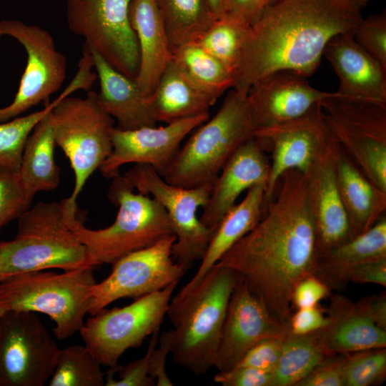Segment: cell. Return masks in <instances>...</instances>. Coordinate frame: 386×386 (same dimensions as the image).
<instances>
[{
	"label": "cell",
	"instance_id": "obj_31",
	"mask_svg": "<svg viewBox=\"0 0 386 386\" xmlns=\"http://www.w3.org/2000/svg\"><path fill=\"white\" fill-rule=\"evenodd\" d=\"M172 53L195 42L217 19L209 0H156Z\"/></svg>",
	"mask_w": 386,
	"mask_h": 386
},
{
	"label": "cell",
	"instance_id": "obj_11",
	"mask_svg": "<svg viewBox=\"0 0 386 386\" xmlns=\"http://www.w3.org/2000/svg\"><path fill=\"white\" fill-rule=\"evenodd\" d=\"M326 124L343 152L386 192V104L335 96L321 102Z\"/></svg>",
	"mask_w": 386,
	"mask_h": 386
},
{
	"label": "cell",
	"instance_id": "obj_34",
	"mask_svg": "<svg viewBox=\"0 0 386 386\" xmlns=\"http://www.w3.org/2000/svg\"><path fill=\"white\" fill-rule=\"evenodd\" d=\"M102 365L84 345L60 349L49 386H103Z\"/></svg>",
	"mask_w": 386,
	"mask_h": 386
},
{
	"label": "cell",
	"instance_id": "obj_8",
	"mask_svg": "<svg viewBox=\"0 0 386 386\" xmlns=\"http://www.w3.org/2000/svg\"><path fill=\"white\" fill-rule=\"evenodd\" d=\"M78 89L72 79L49 113L56 145L68 158L74 174L72 193L62 199L69 208L77 207L76 199L86 181L112 152L115 127L113 118L100 107L96 92L90 91L84 98L69 96Z\"/></svg>",
	"mask_w": 386,
	"mask_h": 386
},
{
	"label": "cell",
	"instance_id": "obj_43",
	"mask_svg": "<svg viewBox=\"0 0 386 386\" xmlns=\"http://www.w3.org/2000/svg\"><path fill=\"white\" fill-rule=\"evenodd\" d=\"M348 282L375 284L386 286V258L375 259L354 266L338 277L336 289Z\"/></svg>",
	"mask_w": 386,
	"mask_h": 386
},
{
	"label": "cell",
	"instance_id": "obj_14",
	"mask_svg": "<svg viewBox=\"0 0 386 386\" xmlns=\"http://www.w3.org/2000/svg\"><path fill=\"white\" fill-rule=\"evenodd\" d=\"M3 36L11 37L21 44L27 60L13 101L0 107V122L47 102L63 84L67 71L66 56L57 49L51 34L40 26L19 20H1L0 38Z\"/></svg>",
	"mask_w": 386,
	"mask_h": 386
},
{
	"label": "cell",
	"instance_id": "obj_36",
	"mask_svg": "<svg viewBox=\"0 0 386 386\" xmlns=\"http://www.w3.org/2000/svg\"><path fill=\"white\" fill-rule=\"evenodd\" d=\"M58 99L59 96L39 111L0 122V167L19 172L27 139Z\"/></svg>",
	"mask_w": 386,
	"mask_h": 386
},
{
	"label": "cell",
	"instance_id": "obj_9",
	"mask_svg": "<svg viewBox=\"0 0 386 386\" xmlns=\"http://www.w3.org/2000/svg\"><path fill=\"white\" fill-rule=\"evenodd\" d=\"M177 284L137 298L125 307H106L91 315L79 330L84 345L102 365L117 366L127 350L139 347L159 330Z\"/></svg>",
	"mask_w": 386,
	"mask_h": 386
},
{
	"label": "cell",
	"instance_id": "obj_50",
	"mask_svg": "<svg viewBox=\"0 0 386 386\" xmlns=\"http://www.w3.org/2000/svg\"><path fill=\"white\" fill-rule=\"evenodd\" d=\"M224 0H209L213 11L217 15V18H219L223 14V4Z\"/></svg>",
	"mask_w": 386,
	"mask_h": 386
},
{
	"label": "cell",
	"instance_id": "obj_42",
	"mask_svg": "<svg viewBox=\"0 0 386 386\" xmlns=\"http://www.w3.org/2000/svg\"><path fill=\"white\" fill-rule=\"evenodd\" d=\"M345 356L346 354L330 356L297 382L296 386H345Z\"/></svg>",
	"mask_w": 386,
	"mask_h": 386
},
{
	"label": "cell",
	"instance_id": "obj_4",
	"mask_svg": "<svg viewBox=\"0 0 386 386\" xmlns=\"http://www.w3.org/2000/svg\"><path fill=\"white\" fill-rule=\"evenodd\" d=\"M192 132L161 174L173 185L192 188L214 184L234 152L254 137L247 93L233 89L217 112Z\"/></svg>",
	"mask_w": 386,
	"mask_h": 386
},
{
	"label": "cell",
	"instance_id": "obj_7",
	"mask_svg": "<svg viewBox=\"0 0 386 386\" xmlns=\"http://www.w3.org/2000/svg\"><path fill=\"white\" fill-rule=\"evenodd\" d=\"M95 267L62 273L36 271L1 279L0 302L6 310L39 312L54 322V333L66 340L79 332L89 314Z\"/></svg>",
	"mask_w": 386,
	"mask_h": 386
},
{
	"label": "cell",
	"instance_id": "obj_1",
	"mask_svg": "<svg viewBox=\"0 0 386 386\" xmlns=\"http://www.w3.org/2000/svg\"><path fill=\"white\" fill-rule=\"evenodd\" d=\"M316 226L307 194V174L283 173L258 224L216 264L234 270L279 322L289 325L292 295L316 274Z\"/></svg>",
	"mask_w": 386,
	"mask_h": 386
},
{
	"label": "cell",
	"instance_id": "obj_45",
	"mask_svg": "<svg viewBox=\"0 0 386 386\" xmlns=\"http://www.w3.org/2000/svg\"><path fill=\"white\" fill-rule=\"evenodd\" d=\"M330 295V287L317 275H310L295 286L292 306L297 309L314 307Z\"/></svg>",
	"mask_w": 386,
	"mask_h": 386
},
{
	"label": "cell",
	"instance_id": "obj_20",
	"mask_svg": "<svg viewBox=\"0 0 386 386\" xmlns=\"http://www.w3.org/2000/svg\"><path fill=\"white\" fill-rule=\"evenodd\" d=\"M341 150L335 140L307 174L308 200L316 226L318 256L352 239L337 182Z\"/></svg>",
	"mask_w": 386,
	"mask_h": 386
},
{
	"label": "cell",
	"instance_id": "obj_19",
	"mask_svg": "<svg viewBox=\"0 0 386 386\" xmlns=\"http://www.w3.org/2000/svg\"><path fill=\"white\" fill-rule=\"evenodd\" d=\"M307 78L292 70L282 69L251 86L247 100L254 131L295 119L325 99L339 96L337 92L314 88Z\"/></svg>",
	"mask_w": 386,
	"mask_h": 386
},
{
	"label": "cell",
	"instance_id": "obj_30",
	"mask_svg": "<svg viewBox=\"0 0 386 386\" xmlns=\"http://www.w3.org/2000/svg\"><path fill=\"white\" fill-rule=\"evenodd\" d=\"M50 112L27 139L19 171L21 182L32 199L40 192L56 189L60 181L59 169L54 159L56 142Z\"/></svg>",
	"mask_w": 386,
	"mask_h": 386
},
{
	"label": "cell",
	"instance_id": "obj_32",
	"mask_svg": "<svg viewBox=\"0 0 386 386\" xmlns=\"http://www.w3.org/2000/svg\"><path fill=\"white\" fill-rule=\"evenodd\" d=\"M318 330L306 335H294L290 331L286 334L272 372L271 386H296L315 367L333 355L325 351Z\"/></svg>",
	"mask_w": 386,
	"mask_h": 386
},
{
	"label": "cell",
	"instance_id": "obj_33",
	"mask_svg": "<svg viewBox=\"0 0 386 386\" xmlns=\"http://www.w3.org/2000/svg\"><path fill=\"white\" fill-rule=\"evenodd\" d=\"M172 61L195 85L216 100L233 86V76L227 67L196 42L174 51Z\"/></svg>",
	"mask_w": 386,
	"mask_h": 386
},
{
	"label": "cell",
	"instance_id": "obj_5",
	"mask_svg": "<svg viewBox=\"0 0 386 386\" xmlns=\"http://www.w3.org/2000/svg\"><path fill=\"white\" fill-rule=\"evenodd\" d=\"M13 239L0 242V278L24 272L94 267L66 224L61 202H39L18 218Z\"/></svg>",
	"mask_w": 386,
	"mask_h": 386
},
{
	"label": "cell",
	"instance_id": "obj_2",
	"mask_svg": "<svg viewBox=\"0 0 386 386\" xmlns=\"http://www.w3.org/2000/svg\"><path fill=\"white\" fill-rule=\"evenodd\" d=\"M360 10L350 0H277L249 27L232 88L247 93L282 69L310 76L328 41L353 33L362 19Z\"/></svg>",
	"mask_w": 386,
	"mask_h": 386
},
{
	"label": "cell",
	"instance_id": "obj_16",
	"mask_svg": "<svg viewBox=\"0 0 386 386\" xmlns=\"http://www.w3.org/2000/svg\"><path fill=\"white\" fill-rule=\"evenodd\" d=\"M254 138L272 157L266 186L267 202L283 173L297 169L308 174L335 141L326 124L321 103L295 119L254 131Z\"/></svg>",
	"mask_w": 386,
	"mask_h": 386
},
{
	"label": "cell",
	"instance_id": "obj_15",
	"mask_svg": "<svg viewBox=\"0 0 386 386\" xmlns=\"http://www.w3.org/2000/svg\"><path fill=\"white\" fill-rule=\"evenodd\" d=\"M174 234L129 253L112 264L110 274L92 291L89 314L93 315L116 300L137 299L179 282L187 269L172 255Z\"/></svg>",
	"mask_w": 386,
	"mask_h": 386
},
{
	"label": "cell",
	"instance_id": "obj_51",
	"mask_svg": "<svg viewBox=\"0 0 386 386\" xmlns=\"http://www.w3.org/2000/svg\"><path fill=\"white\" fill-rule=\"evenodd\" d=\"M352 3H353L355 6H357L359 9H362L364 7L367 2L370 0H350Z\"/></svg>",
	"mask_w": 386,
	"mask_h": 386
},
{
	"label": "cell",
	"instance_id": "obj_44",
	"mask_svg": "<svg viewBox=\"0 0 386 386\" xmlns=\"http://www.w3.org/2000/svg\"><path fill=\"white\" fill-rule=\"evenodd\" d=\"M214 381L223 386H271L272 372L237 366L228 371L218 372Z\"/></svg>",
	"mask_w": 386,
	"mask_h": 386
},
{
	"label": "cell",
	"instance_id": "obj_18",
	"mask_svg": "<svg viewBox=\"0 0 386 386\" xmlns=\"http://www.w3.org/2000/svg\"><path fill=\"white\" fill-rule=\"evenodd\" d=\"M289 330L240 279L229 299L213 367L218 372L230 370L257 342Z\"/></svg>",
	"mask_w": 386,
	"mask_h": 386
},
{
	"label": "cell",
	"instance_id": "obj_26",
	"mask_svg": "<svg viewBox=\"0 0 386 386\" xmlns=\"http://www.w3.org/2000/svg\"><path fill=\"white\" fill-rule=\"evenodd\" d=\"M266 186L267 182L254 185L239 204H235L226 212L214 230L197 271L181 290L194 287L207 271L262 219L268 205Z\"/></svg>",
	"mask_w": 386,
	"mask_h": 386
},
{
	"label": "cell",
	"instance_id": "obj_37",
	"mask_svg": "<svg viewBox=\"0 0 386 386\" xmlns=\"http://www.w3.org/2000/svg\"><path fill=\"white\" fill-rule=\"evenodd\" d=\"M386 347L346 354L345 386L379 385L386 379Z\"/></svg>",
	"mask_w": 386,
	"mask_h": 386
},
{
	"label": "cell",
	"instance_id": "obj_22",
	"mask_svg": "<svg viewBox=\"0 0 386 386\" xmlns=\"http://www.w3.org/2000/svg\"><path fill=\"white\" fill-rule=\"evenodd\" d=\"M269 162L254 137L243 144L230 157L216 179L207 204L199 218L214 230L226 212L246 189L267 182Z\"/></svg>",
	"mask_w": 386,
	"mask_h": 386
},
{
	"label": "cell",
	"instance_id": "obj_52",
	"mask_svg": "<svg viewBox=\"0 0 386 386\" xmlns=\"http://www.w3.org/2000/svg\"><path fill=\"white\" fill-rule=\"evenodd\" d=\"M6 310V309L1 305L0 302V316L3 314V312Z\"/></svg>",
	"mask_w": 386,
	"mask_h": 386
},
{
	"label": "cell",
	"instance_id": "obj_23",
	"mask_svg": "<svg viewBox=\"0 0 386 386\" xmlns=\"http://www.w3.org/2000/svg\"><path fill=\"white\" fill-rule=\"evenodd\" d=\"M89 50L99 82L97 101L117 123V128L132 130L156 126L152 94L145 93L135 79L116 70L96 52Z\"/></svg>",
	"mask_w": 386,
	"mask_h": 386
},
{
	"label": "cell",
	"instance_id": "obj_12",
	"mask_svg": "<svg viewBox=\"0 0 386 386\" xmlns=\"http://www.w3.org/2000/svg\"><path fill=\"white\" fill-rule=\"evenodd\" d=\"M131 0H66L71 31L112 67L135 79L139 50L129 19Z\"/></svg>",
	"mask_w": 386,
	"mask_h": 386
},
{
	"label": "cell",
	"instance_id": "obj_49",
	"mask_svg": "<svg viewBox=\"0 0 386 386\" xmlns=\"http://www.w3.org/2000/svg\"><path fill=\"white\" fill-rule=\"evenodd\" d=\"M362 312L375 325L386 330V295L367 296L356 302Z\"/></svg>",
	"mask_w": 386,
	"mask_h": 386
},
{
	"label": "cell",
	"instance_id": "obj_21",
	"mask_svg": "<svg viewBox=\"0 0 386 386\" xmlns=\"http://www.w3.org/2000/svg\"><path fill=\"white\" fill-rule=\"evenodd\" d=\"M323 55L338 77L340 98L386 104V69L356 42L353 33L333 36Z\"/></svg>",
	"mask_w": 386,
	"mask_h": 386
},
{
	"label": "cell",
	"instance_id": "obj_27",
	"mask_svg": "<svg viewBox=\"0 0 386 386\" xmlns=\"http://www.w3.org/2000/svg\"><path fill=\"white\" fill-rule=\"evenodd\" d=\"M337 182L352 238L371 228L386 210V192L377 188L341 150Z\"/></svg>",
	"mask_w": 386,
	"mask_h": 386
},
{
	"label": "cell",
	"instance_id": "obj_25",
	"mask_svg": "<svg viewBox=\"0 0 386 386\" xmlns=\"http://www.w3.org/2000/svg\"><path fill=\"white\" fill-rule=\"evenodd\" d=\"M129 15L139 50V67L135 79L145 93L152 94L172 60L166 31L156 0H131Z\"/></svg>",
	"mask_w": 386,
	"mask_h": 386
},
{
	"label": "cell",
	"instance_id": "obj_6",
	"mask_svg": "<svg viewBox=\"0 0 386 386\" xmlns=\"http://www.w3.org/2000/svg\"><path fill=\"white\" fill-rule=\"evenodd\" d=\"M108 197L118 207L116 219L110 226L88 229L78 217L68 222L69 229L86 247L95 267L112 264L129 253L174 234L163 207L149 195L134 193L123 176L113 178Z\"/></svg>",
	"mask_w": 386,
	"mask_h": 386
},
{
	"label": "cell",
	"instance_id": "obj_38",
	"mask_svg": "<svg viewBox=\"0 0 386 386\" xmlns=\"http://www.w3.org/2000/svg\"><path fill=\"white\" fill-rule=\"evenodd\" d=\"M32 200L21 182L19 172L0 167V231L26 212Z\"/></svg>",
	"mask_w": 386,
	"mask_h": 386
},
{
	"label": "cell",
	"instance_id": "obj_3",
	"mask_svg": "<svg viewBox=\"0 0 386 386\" xmlns=\"http://www.w3.org/2000/svg\"><path fill=\"white\" fill-rule=\"evenodd\" d=\"M240 279L215 264L192 288L172 297L167 315L173 325L171 355L175 363L198 375L213 367L232 293Z\"/></svg>",
	"mask_w": 386,
	"mask_h": 386
},
{
	"label": "cell",
	"instance_id": "obj_46",
	"mask_svg": "<svg viewBox=\"0 0 386 386\" xmlns=\"http://www.w3.org/2000/svg\"><path fill=\"white\" fill-rule=\"evenodd\" d=\"M173 332L171 329L163 332L158 338L157 346L152 350L149 365V375L157 386H172L174 382L167 374V359L170 354Z\"/></svg>",
	"mask_w": 386,
	"mask_h": 386
},
{
	"label": "cell",
	"instance_id": "obj_24",
	"mask_svg": "<svg viewBox=\"0 0 386 386\" xmlns=\"http://www.w3.org/2000/svg\"><path fill=\"white\" fill-rule=\"evenodd\" d=\"M327 317V324L318 332L328 354H350L386 347V330L375 325L348 297L332 296Z\"/></svg>",
	"mask_w": 386,
	"mask_h": 386
},
{
	"label": "cell",
	"instance_id": "obj_17",
	"mask_svg": "<svg viewBox=\"0 0 386 386\" xmlns=\"http://www.w3.org/2000/svg\"><path fill=\"white\" fill-rule=\"evenodd\" d=\"M209 118V113L181 119L164 126L144 127L132 130L114 127L112 150L99 170L105 178L119 175L122 166L144 164L160 175L172 161L183 139Z\"/></svg>",
	"mask_w": 386,
	"mask_h": 386
},
{
	"label": "cell",
	"instance_id": "obj_10",
	"mask_svg": "<svg viewBox=\"0 0 386 386\" xmlns=\"http://www.w3.org/2000/svg\"><path fill=\"white\" fill-rule=\"evenodd\" d=\"M137 192L151 196L166 211L176 236L172 255L187 270L202 259L214 230L197 216L207 204L214 184L185 188L169 184L151 166L136 164L123 176Z\"/></svg>",
	"mask_w": 386,
	"mask_h": 386
},
{
	"label": "cell",
	"instance_id": "obj_39",
	"mask_svg": "<svg viewBox=\"0 0 386 386\" xmlns=\"http://www.w3.org/2000/svg\"><path fill=\"white\" fill-rule=\"evenodd\" d=\"M159 331L152 335L146 353L139 359L131 361L125 365H117L109 367L117 378H114L107 371L104 374V385L106 386H154L155 381L149 375L150 355L158 343Z\"/></svg>",
	"mask_w": 386,
	"mask_h": 386
},
{
	"label": "cell",
	"instance_id": "obj_35",
	"mask_svg": "<svg viewBox=\"0 0 386 386\" xmlns=\"http://www.w3.org/2000/svg\"><path fill=\"white\" fill-rule=\"evenodd\" d=\"M249 27L224 15L217 18L195 42L222 63L233 76Z\"/></svg>",
	"mask_w": 386,
	"mask_h": 386
},
{
	"label": "cell",
	"instance_id": "obj_48",
	"mask_svg": "<svg viewBox=\"0 0 386 386\" xmlns=\"http://www.w3.org/2000/svg\"><path fill=\"white\" fill-rule=\"evenodd\" d=\"M327 322V316L316 305L297 309L290 317L289 328L294 335H306L322 328Z\"/></svg>",
	"mask_w": 386,
	"mask_h": 386
},
{
	"label": "cell",
	"instance_id": "obj_41",
	"mask_svg": "<svg viewBox=\"0 0 386 386\" xmlns=\"http://www.w3.org/2000/svg\"><path fill=\"white\" fill-rule=\"evenodd\" d=\"M285 335L266 338L259 341L247 351L237 366H247L273 372L277 363Z\"/></svg>",
	"mask_w": 386,
	"mask_h": 386
},
{
	"label": "cell",
	"instance_id": "obj_29",
	"mask_svg": "<svg viewBox=\"0 0 386 386\" xmlns=\"http://www.w3.org/2000/svg\"><path fill=\"white\" fill-rule=\"evenodd\" d=\"M382 258H386L385 214L364 233L319 254L315 275L336 289L338 277L345 270Z\"/></svg>",
	"mask_w": 386,
	"mask_h": 386
},
{
	"label": "cell",
	"instance_id": "obj_47",
	"mask_svg": "<svg viewBox=\"0 0 386 386\" xmlns=\"http://www.w3.org/2000/svg\"><path fill=\"white\" fill-rule=\"evenodd\" d=\"M277 0H224L223 14L250 26Z\"/></svg>",
	"mask_w": 386,
	"mask_h": 386
},
{
	"label": "cell",
	"instance_id": "obj_13",
	"mask_svg": "<svg viewBox=\"0 0 386 386\" xmlns=\"http://www.w3.org/2000/svg\"><path fill=\"white\" fill-rule=\"evenodd\" d=\"M60 348L36 313L6 310L0 316V386H44Z\"/></svg>",
	"mask_w": 386,
	"mask_h": 386
},
{
	"label": "cell",
	"instance_id": "obj_53",
	"mask_svg": "<svg viewBox=\"0 0 386 386\" xmlns=\"http://www.w3.org/2000/svg\"><path fill=\"white\" fill-rule=\"evenodd\" d=\"M1 279L0 278V282H1Z\"/></svg>",
	"mask_w": 386,
	"mask_h": 386
},
{
	"label": "cell",
	"instance_id": "obj_28",
	"mask_svg": "<svg viewBox=\"0 0 386 386\" xmlns=\"http://www.w3.org/2000/svg\"><path fill=\"white\" fill-rule=\"evenodd\" d=\"M151 96L155 119L164 124L209 113L217 102L195 85L172 60Z\"/></svg>",
	"mask_w": 386,
	"mask_h": 386
},
{
	"label": "cell",
	"instance_id": "obj_40",
	"mask_svg": "<svg viewBox=\"0 0 386 386\" xmlns=\"http://www.w3.org/2000/svg\"><path fill=\"white\" fill-rule=\"evenodd\" d=\"M356 42L386 69L385 11L363 19L353 31Z\"/></svg>",
	"mask_w": 386,
	"mask_h": 386
}]
</instances>
